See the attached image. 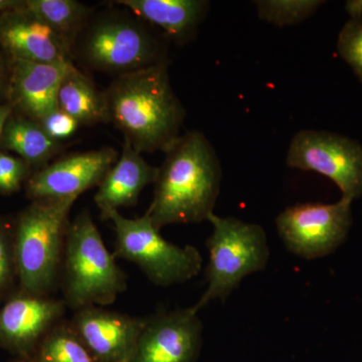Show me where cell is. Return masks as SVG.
Listing matches in <instances>:
<instances>
[{"label":"cell","instance_id":"6da1fadb","mask_svg":"<svg viewBox=\"0 0 362 362\" xmlns=\"http://www.w3.org/2000/svg\"><path fill=\"white\" fill-rule=\"evenodd\" d=\"M146 216L157 230L207 221L221 192L220 159L204 133L190 131L165 152Z\"/></svg>","mask_w":362,"mask_h":362},{"label":"cell","instance_id":"7a4b0ae2","mask_svg":"<svg viewBox=\"0 0 362 362\" xmlns=\"http://www.w3.org/2000/svg\"><path fill=\"white\" fill-rule=\"evenodd\" d=\"M109 122L139 152H165L180 138L185 110L171 86L168 61L119 76L105 92Z\"/></svg>","mask_w":362,"mask_h":362},{"label":"cell","instance_id":"3957f363","mask_svg":"<svg viewBox=\"0 0 362 362\" xmlns=\"http://www.w3.org/2000/svg\"><path fill=\"white\" fill-rule=\"evenodd\" d=\"M76 199H39L26 207L13 232L21 291L51 296L59 284L69 214Z\"/></svg>","mask_w":362,"mask_h":362},{"label":"cell","instance_id":"277c9868","mask_svg":"<svg viewBox=\"0 0 362 362\" xmlns=\"http://www.w3.org/2000/svg\"><path fill=\"white\" fill-rule=\"evenodd\" d=\"M105 246L89 211H83L66 232L61 282L64 301L74 311L113 304L127 289V276Z\"/></svg>","mask_w":362,"mask_h":362},{"label":"cell","instance_id":"5b68a950","mask_svg":"<svg viewBox=\"0 0 362 362\" xmlns=\"http://www.w3.org/2000/svg\"><path fill=\"white\" fill-rule=\"evenodd\" d=\"M166 40L134 14L105 11L92 16L78 35L74 59L119 77L168 61Z\"/></svg>","mask_w":362,"mask_h":362},{"label":"cell","instance_id":"8992f818","mask_svg":"<svg viewBox=\"0 0 362 362\" xmlns=\"http://www.w3.org/2000/svg\"><path fill=\"white\" fill-rule=\"evenodd\" d=\"M207 221L214 230L206 240L209 254L207 287L194 306L199 312L213 300L225 302L245 278L263 271L270 259L263 226L233 216L221 218L214 213Z\"/></svg>","mask_w":362,"mask_h":362},{"label":"cell","instance_id":"52a82bcc","mask_svg":"<svg viewBox=\"0 0 362 362\" xmlns=\"http://www.w3.org/2000/svg\"><path fill=\"white\" fill-rule=\"evenodd\" d=\"M107 221H112L116 233L115 257L139 267L154 285L181 284L201 272L202 257L199 250L169 243L146 214L127 218L113 211Z\"/></svg>","mask_w":362,"mask_h":362},{"label":"cell","instance_id":"ba28073f","mask_svg":"<svg viewBox=\"0 0 362 362\" xmlns=\"http://www.w3.org/2000/svg\"><path fill=\"white\" fill-rule=\"evenodd\" d=\"M350 199L335 204L305 202L288 206L276 218L281 240L288 251L305 259L322 258L346 239L352 225Z\"/></svg>","mask_w":362,"mask_h":362},{"label":"cell","instance_id":"9c48e42d","mask_svg":"<svg viewBox=\"0 0 362 362\" xmlns=\"http://www.w3.org/2000/svg\"><path fill=\"white\" fill-rule=\"evenodd\" d=\"M287 164L329 178L344 199L354 202L362 197V145L346 136L328 131H299L290 143Z\"/></svg>","mask_w":362,"mask_h":362},{"label":"cell","instance_id":"30bf717a","mask_svg":"<svg viewBox=\"0 0 362 362\" xmlns=\"http://www.w3.org/2000/svg\"><path fill=\"white\" fill-rule=\"evenodd\" d=\"M202 346V323L194 306L159 312L146 318L127 362H197Z\"/></svg>","mask_w":362,"mask_h":362},{"label":"cell","instance_id":"8fae6325","mask_svg":"<svg viewBox=\"0 0 362 362\" xmlns=\"http://www.w3.org/2000/svg\"><path fill=\"white\" fill-rule=\"evenodd\" d=\"M64 299L20 292L0 308V345L18 357L30 358L54 326L63 320Z\"/></svg>","mask_w":362,"mask_h":362},{"label":"cell","instance_id":"7c38bea8","mask_svg":"<svg viewBox=\"0 0 362 362\" xmlns=\"http://www.w3.org/2000/svg\"><path fill=\"white\" fill-rule=\"evenodd\" d=\"M118 160L110 147L71 154L44 166L26 183V194L33 201L76 199L86 190L99 187Z\"/></svg>","mask_w":362,"mask_h":362},{"label":"cell","instance_id":"4fadbf2b","mask_svg":"<svg viewBox=\"0 0 362 362\" xmlns=\"http://www.w3.org/2000/svg\"><path fill=\"white\" fill-rule=\"evenodd\" d=\"M138 318L90 306L75 311L71 328L97 362H127L144 327Z\"/></svg>","mask_w":362,"mask_h":362},{"label":"cell","instance_id":"5bb4252c","mask_svg":"<svg viewBox=\"0 0 362 362\" xmlns=\"http://www.w3.org/2000/svg\"><path fill=\"white\" fill-rule=\"evenodd\" d=\"M0 47L8 59L74 64L73 51L45 21L23 6L0 16Z\"/></svg>","mask_w":362,"mask_h":362},{"label":"cell","instance_id":"9a60e30c","mask_svg":"<svg viewBox=\"0 0 362 362\" xmlns=\"http://www.w3.org/2000/svg\"><path fill=\"white\" fill-rule=\"evenodd\" d=\"M73 66L8 59L6 103L16 113L40 123L59 110V86Z\"/></svg>","mask_w":362,"mask_h":362},{"label":"cell","instance_id":"2e32d148","mask_svg":"<svg viewBox=\"0 0 362 362\" xmlns=\"http://www.w3.org/2000/svg\"><path fill=\"white\" fill-rule=\"evenodd\" d=\"M157 173L158 168L145 160L129 142H124L120 158L105 175L95 195L102 220H108L113 211L137 204L142 190L156 182Z\"/></svg>","mask_w":362,"mask_h":362},{"label":"cell","instance_id":"e0dca14e","mask_svg":"<svg viewBox=\"0 0 362 362\" xmlns=\"http://www.w3.org/2000/svg\"><path fill=\"white\" fill-rule=\"evenodd\" d=\"M116 4L149 25L158 28L166 39L178 44L194 37L209 7L204 0H119Z\"/></svg>","mask_w":362,"mask_h":362},{"label":"cell","instance_id":"ac0fdd59","mask_svg":"<svg viewBox=\"0 0 362 362\" xmlns=\"http://www.w3.org/2000/svg\"><path fill=\"white\" fill-rule=\"evenodd\" d=\"M59 110L73 117L80 125L109 122L105 93L98 90L75 66L62 81L58 93Z\"/></svg>","mask_w":362,"mask_h":362},{"label":"cell","instance_id":"d6986e66","mask_svg":"<svg viewBox=\"0 0 362 362\" xmlns=\"http://www.w3.org/2000/svg\"><path fill=\"white\" fill-rule=\"evenodd\" d=\"M0 147L13 151L28 165H42L58 153L61 143L47 134L37 121L13 112L7 121Z\"/></svg>","mask_w":362,"mask_h":362},{"label":"cell","instance_id":"ffe728a7","mask_svg":"<svg viewBox=\"0 0 362 362\" xmlns=\"http://www.w3.org/2000/svg\"><path fill=\"white\" fill-rule=\"evenodd\" d=\"M26 8L45 21L70 47L93 16V9L75 0H25Z\"/></svg>","mask_w":362,"mask_h":362},{"label":"cell","instance_id":"44dd1931","mask_svg":"<svg viewBox=\"0 0 362 362\" xmlns=\"http://www.w3.org/2000/svg\"><path fill=\"white\" fill-rule=\"evenodd\" d=\"M33 362H97L71 328L59 321L40 343L30 357Z\"/></svg>","mask_w":362,"mask_h":362},{"label":"cell","instance_id":"7402d4cb","mask_svg":"<svg viewBox=\"0 0 362 362\" xmlns=\"http://www.w3.org/2000/svg\"><path fill=\"white\" fill-rule=\"evenodd\" d=\"M321 0H259L255 1L259 20L279 28L302 23L316 13Z\"/></svg>","mask_w":362,"mask_h":362},{"label":"cell","instance_id":"603a6c76","mask_svg":"<svg viewBox=\"0 0 362 362\" xmlns=\"http://www.w3.org/2000/svg\"><path fill=\"white\" fill-rule=\"evenodd\" d=\"M337 52L362 83V18L349 20L343 25L338 35Z\"/></svg>","mask_w":362,"mask_h":362},{"label":"cell","instance_id":"cb8c5ba5","mask_svg":"<svg viewBox=\"0 0 362 362\" xmlns=\"http://www.w3.org/2000/svg\"><path fill=\"white\" fill-rule=\"evenodd\" d=\"M16 274L14 259L13 235L4 221L0 220V301L11 290Z\"/></svg>","mask_w":362,"mask_h":362},{"label":"cell","instance_id":"d4e9b609","mask_svg":"<svg viewBox=\"0 0 362 362\" xmlns=\"http://www.w3.org/2000/svg\"><path fill=\"white\" fill-rule=\"evenodd\" d=\"M30 166L20 157L0 152V194H11L21 189L28 180Z\"/></svg>","mask_w":362,"mask_h":362},{"label":"cell","instance_id":"484cf974","mask_svg":"<svg viewBox=\"0 0 362 362\" xmlns=\"http://www.w3.org/2000/svg\"><path fill=\"white\" fill-rule=\"evenodd\" d=\"M40 124L47 134L58 142L70 137L80 126L73 117L61 110L52 112L45 117Z\"/></svg>","mask_w":362,"mask_h":362},{"label":"cell","instance_id":"4316f807","mask_svg":"<svg viewBox=\"0 0 362 362\" xmlns=\"http://www.w3.org/2000/svg\"><path fill=\"white\" fill-rule=\"evenodd\" d=\"M8 75V59L6 58V54L0 47V99L6 96Z\"/></svg>","mask_w":362,"mask_h":362},{"label":"cell","instance_id":"83f0119b","mask_svg":"<svg viewBox=\"0 0 362 362\" xmlns=\"http://www.w3.org/2000/svg\"><path fill=\"white\" fill-rule=\"evenodd\" d=\"M345 11L350 16V20H361L362 0H349L345 4Z\"/></svg>","mask_w":362,"mask_h":362},{"label":"cell","instance_id":"f1b7e54d","mask_svg":"<svg viewBox=\"0 0 362 362\" xmlns=\"http://www.w3.org/2000/svg\"><path fill=\"white\" fill-rule=\"evenodd\" d=\"M13 108L8 103L0 104V145H1L2 136H4V129L7 121L13 114Z\"/></svg>","mask_w":362,"mask_h":362},{"label":"cell","instance_id":"f546056e","mask_svg":"<svg viewBox=\"0 0 362 362\" xmlns=\"http://www.w3.org/2000/svg\"><path fill=\"white\" fill-rule=\"evenodd\" d=\"M23 0H0V16L23 6Z\"/></svg>","mask_w":362,"mask_h":362},{"label":"cell","instance_id":"4dcf8cb0","mask_svg":"<svg viewBox=\"0 0 362 362\" xmlns=\"http://www.w3.org/2000/svg\"><path fill=\"white\" fill-rule=\"evenodd\" d=\"M11 362H33L32 358H16V361Z\"/></svg>","mask_w":362,"mask_h":362}]
</instances>
